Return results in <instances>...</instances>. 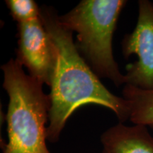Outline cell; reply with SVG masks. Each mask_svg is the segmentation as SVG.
I'll list each match as a JSON object with an SVG mask.
<instances>
[{"label": "cell", "instance_id": "obj_1", "mask_svg": "<svg viewBox=\"0 0 153 153\" xmlns=\"http://www.w3.org/2000/svg\"><path fill=\"white\" fill-rule=\"evenodd\" d=\"M41 19L54 44L56 62L52 81L51 108L47 140L57 143L68 118L76 109L87 104L109 108L120 123L131 117L129 101L111 92L101 83L80 55L72 32L62 26L54 8L41 7Z\"/></svg>", "mask_w": 153, "mask_h": 153}, {"label": "cell", "instance_id": "obj_2", "mask_svg": "<svg viewBox=\"0 0 153 153\" xmlns=\"http://www.w3.org/2000/svg\"><path fill=\"white\" fill-rule=\"evenodd\" d=\"M3 87L9 96L6 116L8 143L3 153H51L47 148L50 95L43 84L26 74L16 59L1 67Z\"/></svg>", "mask_w": 153, "mask_h": 153}, {"label": "cell", "instance_id": "obj_3", "mask_svg": "<svg viewBox=\"0 0 153 153\" xmlns=\"http://www.w3.org/2000/svg\"><path fill=\"white\" fill-rule=\"evenodd\" d=\"M126 0H83L67 14L59 15V22L67 29L76 32V47L99 78H106L119 87L125 84L113 53V35Z\"/></svg>", "mask_w": 153, "mask_h": 153}, {"label": "cell", "instance_id": "obj_4", "mask_svg": "<svg viewBox=\"0 0 153 153\" xmlns=\"http://www.w3.org/2000/svg\"><path fill=\"white\" fill-rule=\"evenodd\" d=\"M126 58L132 55L137 60L126 66L125 85L153 90V3L138 1V17L133 32L126 34L121 43Z\"/></svg>", "mask_w": 153, "mask_h": 153}, {"label": "cell", "instance_id": "obj_5", "mask_svg": "<svg viewBox=\"0 0 153 153\" xmlns=\"http://www.w3.org/2000/svg\"><path fill=\"white\" fill-rule=\"evenodd\" d=\"M18 33L16 60L27 69L30 76L50 86L56 55L54 44L41 16L31 22L18 24Z\"/></svg>", "mask_w": 153, "mask_h": 153}, {"label": "cell", "instance_id": "obj_6", "mask_svg": "<svg viewBox=\"0 0 153 153\" xmlns=\"http://www.w3.org/2000/svg\"><path fill=\"white\" fill-rule=\"evenodd\" d=\"M101 153H153V136L147 126L118 123L101 135Z\"/></svg>", "mask_w": 153, "mask_h": 153}, {"label": "cell", "instance_id": "obj_7", "mask_svg": "<svg viewBox=\"0 0 153 153\" xmlns=\"http://www.w3.org/2000/svg\"><path fill=\"white\" fill-rule=\"evenodd\" d=\"M122 92L130 103L131 121L135 125H153V90L125 85Z\"/></svg>", "mask_w": 153, "mask_h": 153}, {"label": "cell", "instance_id": "obj_8", "mask_svg": "<svg viewBox=\"0 0 153 153\" xmlns=\"http://www.w3.org/2000/svg\"><path fill=\"white\" fill-rule=\"evenodd\" d=\"M6 4L18 24L31 22L41 16V8L33 0H7Z\"/></svg>", "mask_w": 153, "mask_h": 153}, {"label": "cell", "instance_id": "obj_9", "mask_svg": "<svg viewBox=\"0 0 153 153\" xmlns=\"http://www.w3.org/2000/svg\"><path fill=\"white\" fill-rule=\"evenodd\" d=\"M149 127H150V128H151V129H152V131H153V125H151V126H149Z\"/></svg>", "mask_w": 153, "mask_h": 153}]
</instances>
